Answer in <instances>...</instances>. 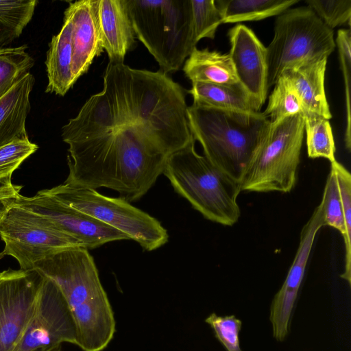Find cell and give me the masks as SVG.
I'll list each match as a JSON object with an SVG mask.
<instances>
[{
  "instance_id": "obj_1",
  "label": "cell",
  "mask_w": 351,
  "mask_h": 351,
  "mask_svg": "<svg viewBox=\"0 0 351 351\" xmlns=\"http://www.w3.org/2000/svg\"><path fill=\"white\" fill-rule=\"evenodd\" d=\"M184 89L167 73L108 63L101 91L62 128L69 153L110 180H156L191 134Z\"/></svg>"
},
{
  "instance_id": "obj_2",
  "label": "cell",
  "mask_w": 351,
  "mask_h": 351,
  "mask_svg": "<svg viewBox=\"0 0 351 351\" xmlns=\"http://www.w3.org/2000/svg\"><path fill=\"white\" fill-rule=\"evenodd\" d=\"M32 269L60 289L76 325V346L83 351L104 350L114 338L116 321L88 250H62L36 262Z\"/></svg>"
},
{
  "instance_id": "obj_3",
  "label": "cell",
  "mask_w": 351,
  "mask_h": 351,
  "mask_svg": "<svg viewBox=\"0 0 351 351\" xmlns=\"http://www.w3.org/2000/svg\"><path fill=\"white\" fill-rule=\"evenodd\" d=\"M187 112L191 134L204 156L239 182L270 121L261 112L228 111L195 104L188 106Z\"/></svg>"
},
{
  "instance_id": "obj_4",
  "label": "cell",
  "mask_w": 351,
  "mask_h": 351,
  "mask_svg": "<svg viewBox=\"0 0 351 351\" xmlns=\"http://www.w3.org/2000/svg\"><path fill=\"white\" fill-rule=\"evenodd\" d=\"M195 141L193 138L169 155L162 173L174 190L206 219L232 226L241 215L237 202L241 192L239 182L199 155Z\"/></svg>"
},
{
  "instance_id": "obj_5",
  "label": "cell",
  "mask_w": 351,
  "mask_h": 351,
  "mask_svg": "<svg viewBox=\"0 0 351 351\" xmlns=\"http://www.w3.org/2000/svg\"><path fill=\"white\" fill-rule=\"evenodd\" d=\"M136 38L161 71L176 72L196 47L191 0H125Z\"/></svg>"
},
{
  "instance_id": "obj_6",
  "label": "cell",
  "mask_w": 351,
  "mask_h": 351,
  "mask_svg": "<svg viewBox=\"0 0 351 351\" xmlns=\"http://www.w3.org/2000/svg\"><path fill=\"white\" fill-rule=\"evenodd\" d=\"M304 135L302 113L270 122L242 173L241 191L290 192L297 180Z\"/></svg>"
},
{
  "instance_id": "obj_7",
  "label": "cell",
  "mask_w": 351,
  "mask_h": 351,
  "mask_svg": "<svg viewBox=\"0 0 351 351\" xmlns=\"http://www.w3.org/2000/svg\"><path fill=\"white\" fill-rule=\"evenodd\" d=\"M273 39L266 47L267 88L282 71L319 57H328L336 44L334 33L308 5L289 8L276 16Z\"/></svg>"
},
{
  "instance_id": "obj_8",
  "label": "cell",
  "mask_w": 351,
  "mask_h": 351,
  "mask_svg": "<svg viewBox=\"0 0 351 351\" xmlns=\"http://www.w3.org/2000/svg\"><path fill=\"white\" fill-rule=\"evenodd\" d=\"M46 193L125 234L147 251H152L168 241L167 230L147 213L133 206L122 197H110L95 189L63 183Z\"/></svg>"
},
{
  "instance_id": "obj_9",
  "label": "cell",
  "mask_w": 351,
  "mask_h": 351,
  "mask_svg": "<svg viewBox=\"0 0 351 351\" xmlns=\"http://www.w3.org/2000/svg\"><path fill=\"white\" fill-rule=\"evenodd\" d=\"M0 237L4 255L15 258L23 270L62 250L82 247L47 218L15 204L0 225Z\"/></svg>"
},
{
  "instance_id": "obj_10",
  "label": "cell",
  "mask_w": 351,
  "mask_h": 351,
  "mask_svg": "<svg viewBox=\"0 0 351 351\" xmlns=\"http://www.w3.org/2000/svg\"><path fill=\"white\" fill-rule=\"evenodd\" d=\"M77 338L76 325L62 293L43 277L34 315L13 351H35L62 343L76 346Z\"/></svg>"
},
{
  "instance_id": "obj_11",
  "label": "cell",
  "mask_w": 351,
  "mask_h": 351,
  "mask_svg": "<svg viewBox=\"0 0 351 351\" xmlns=\"http://www.w3.org/2000/svg\"><path fill=\"white\" fill-rule=\"evenodd\" d=\"M43 277L34 269L0 272V351H13L36 309Z\"/></svg>"
},
{
  "instance_id": "obj_12",
  "label": "cell",
  "mask_w": 351,
  "mask_h": 351,
  "mask_svg": "<svg viewBox=\"0 0 351 351\" xmlns=\"http://www.w3.org/2000/svg\"><path fill=\"white\" fill-rule=\"evenodd\" d=\"M14 204L47 218L87 250L110 241L129 239L122 232L62 203L44 189L33 197L20 195Z\"/></svg>"
},
{
  "instance_id": "obj_13",
  "label": "cell",
  "mask_w": 351,
  "mask_h": 351,
  "mask_svg": "<svg viewBox=\"0 0 351 351\" xmlns=\"http://www.w3.org/2000/svg\"><path fill=\"white\" fill-rule=\"evenodd\" d=\"M323 226H325V223L320 203L302 229L299 246L293 263L271 304L269 321L273 336L278 341H283L289 334L293 311L313 242L317 232Z\"/></svg>"
},
{
  "instance_id": "obj_14",
  "label": "cell",
  "mask_w": 351,
  "mask_h": 351,
  "mask_svg": "<svg viewBox=\"0 0 351 351\" xmlns=\"http://www.w3.org/2000/svg\"><path fill=\"white\" fill-rule=\"evenodd\" d=\"M230 56L239 82L263 106L267 99L266 47L254 32L239 24L230 29Z\"/></svg>"
},
{
  "instance_id": "obj_15",
  "label": "cell",
  "mask_w": 351,
  "mask_h": 351,
  "mask_svg": "<svg viewBox=\"0 0 351 351\" xmlns=\"http://www.w3.org/2000/svg\"><path fill=\"white\" fill-rule=\"evenodd\" d=\"M64 16L72 25V73L76 82L104 50L98 19V0L70 2Z\"/></svg>"
},
{
  "instance_id": "obj_16",
  "label": "cell",
  "mask_w": 351,
  "mask_h": 351,
  "mask_svg": "<svg viewBox=\"0 0 351 351\" xmlns=\"http://www.w3.org/2000/svg\"><path fill=\"white\" fill-rule=\"evenodd\" d=\"M98 19L109 62L124 63L126 54L137 44L125 0H98Z\"/></svg>"
},
{
  "instance_id": "obj_17",
  "label": "cell",
  "mask_w": 351,
  "mask_h": 351,
  "mask_svg": "<svg viewBox=\"0 0 351 351\" xmlns=\"http://www.w3.org/2000/svg\"><path fill=\"white\" fill-rule=\"evenodd\" d=\"M328 58L319 57L294 65L285 69L280 77L298 95L302 107V113L312 112L330 120L332 114L324 87Z\"/></svg>"
},
{
  "instance_id": "obj_18",
  "label": "cell",
  "mask_w": 351,
  "mask_h": 351,
  "mask_svg": "<svg viewBox=\"0 0 351 351\" xmlns=\"http://www.w3.org/2000/svg\"><path fill=\"white\" fill-rule=\"evenodd\" d=\"M34 81L29 73L0 98V147L14 141L29 139L25 121Z\"/></svg>"
},
{
  "instance_id": "obj_19",
  "label": "cell",
  "mask_w": 351,
  "mask_h": 351,
  "mask_svg": "<svg viewBox=\"0 0 351 351\" xmlns=\"http://www.w3.org/2000/svg\"><path fill=\"white\" fill-rule=\"evenodd\" d=\"M45 64L46 93L64 96L75 83L72 73V25L65 16L61 30L49 45Z\"/></svg>"
},
{
  "instance_id": "obj_20",
  "label": "cell",
  "mask_w": 351,
  "mask_h": 351,
  "mask_svg": "<svg viewBox=\"0 0 351 351\" xmlns=\"http://www.w3.org/2000/svg\"><path fill=\"white\" fill-rule=\"evenodd\" d=\"M188 93L193 103L217 109L244 112L258 113L262 106L239 82L234 84L192 83Z\"/></svg>"
},
{
  "instance_id": "obj_21",
  "label": "cell",
  "mask_w": 351,
  "mask_h": 351,
  "mask_svg": "<svg viewBox=\"0 0 351 351\" xmlns=\"http://www.w3.org/2000/svg\"><path fill=\"white\" fill-rule=\"evenodd\" d=\"M184 73L192 83L215 84L239 83L229 53L195 47L183 66Z\"/></svg>"
},
{
  "instance_id": "obj_22",
  "label": "cell",
  "mask_w": 351,
  "mask_h": 351,
  "mask_svg": "<svg viewBox=\"0 0 351 351\" xmlns=\"http://www.w3.org/2000/svg\"><path fill=\"white\" fill-rule=\"evenodd\" d=\"M298 0H217L223 23L256 21L278 16Z\"/></svg>"
},
{
  "instance_id": "obj_23",
  "label": "cell",
  "mask_w": 351,
  "mask_h": 351,
  "mask_svg": "<svg viewBox=\"0 0 351 351\" xmlns=\"http://www.w3.org/2000/svg\"><path fill=\"white\" fill-rule=\"evenodd\" d=\"M37 3L36 0H0V47L19 37Z\"/></svg>"
},
{
  "instance_id": "obj_24",
  "label": "cell",
  "mask_w": 351,
  "mask_h": 351,
  "mask_svg": "<svg viewBox=\"0 0 351 351\" xmlns=\"http://www.w3.org/2000/svg\"><path fill=\"white\" fill-rule=\"evenodd\" d=\"M302 114L308 157L324 158L330 163L336 160L335 144L329 120L312 112Z\"/></svg>"
},
{
  "instance_id": "obj_25",
  "label": "cell",
  "mask_w": 351,
  "mask_h": 351,
  "mask_svg": "<svg viewBox=\"0 0 351 351\" xmlns=\"http://www.w3.org/2000/svg\"><path fill=\"white\" fill-rule=\"evenodd\" d=\"M26 45L0 47V98L23 79L34 64Z\"/></svg>"
},
{
  "instance_id": "obj_26",
  "label": "cell",
  "mask_w": 351,
  "mask_h": 351,
  "mask_svg": "<svg viewBox=\"0 0 351 351\" xmlns=\"http://www.w3.org/2000/svg\"><path fill=\"white\" fill-rule=\"evenodd\" d=\"M302 112V107L298 95L288 83L280 77L274 84L263 114L267 117H269L270 122L274 123Z\"/></svg>"
},
{
  "instance_id": "obj_27",
  "label": "cell",
  "mask_w": 351,
  "mask_h": 351,
  "mask_svg": "<svg viewBox=\"0 0 351 351\" xmlns=\"http://www.w3.org/2000/svg\"><path fill=\"white\" fill-rule=\"evenodd\" d=\"M336 172L338 185L342 202L346 226L345 269L341 278L349 285L351 282V175L346 168L337 160L331 162Z\"/></svg>"
},
{
  "instance_id": "obj_28",
  "label": "cell",
  "mask_w": 351,
  "mask_h": 351,
  "mask_svg": "<svg viewBox=\"0 0 351 351\" xmlns=\"http://www.w3.org/2000/svg\"><path fill=\"white\" fill-rule=\"evenodd\" d=\"M194 39H214L218 27L223 23L220 11L214 0H191Z\"/></svg>"
},
{
  "instance_id": "obj_29",
  "label": "cell",
  "mask_w": 351,
  "mask_h": 351,
  "mask_svg": "<svg viewBox=\"0 0 351 351\" xmlns=\"http://www.w3.org/2000/svg\"><path fill=\"white\" fill-rule=\"evenodd\" d=\"M325 226L337 230L346 236V226L342 202L336 172L332 167L326 179L321 201Z\"/></svg>"
},
{
  "instance_id": "obj_30",
  "label": "cell",
  "mask_w": 351,
  "mask_h": 351,
  "mask_svg": "<svg viewBox=\"0 0 351 351\" xmlns=\"http://www.w3.org/2000/svg\"><path fill=\"white\" fill-rule=\"evenodd\" d=\"M335 44L338 48L341 69L343 73L346 99V147L350 150L351 145L350 112V70H351V32L350 29L337 31Z\"/></svg>"
},
{
  "instance_id": "obj_31",
  "label": "cell",
  "mask_w": 351,
  "mask_h": 351,
  "mask_svg": "<svg viewBox=\"0 0 351 351\" xmlns=\"http://www.w3.org/2000/svg\"><path fill=\"white\" fill-rule=\"evenodd\" d=\"M305 2L332 30L337 26L350 24L351 0H306Z\"/></svg>"
},
{
  "instance_id": "obj_32",
  "label": "cell",
  "mask_w": 351,
  "mask_h": 351,
  "mask_svg": "<svg viewBox=\"0 0 351 351\" xmlns=\"http://www.w3.org/2000/svg\"><path fill=\"white\" fill-rule=\"evenodd\" d=\"M205 322L213 329L215 337L226 351H243L240 346L239 335L242 322L234 315L219 316L210 314Z\"/></svg>"
},
{
  "instance_id": "obj_33",
  "label": "cell",
  "mask_w": 351,
  "mask_h": 351,
  "mask_svg": "<svg viewBox=\"0 0 351 351\" xmlns=\"http://www.w3.org/2000/svg\"><path fill=\"white\" fill-rule=\"evenodd\" d=\"M38 147L29 139L17 140L0 147V179L12 177L13 172Z\"/></svg>"
},
{
  "instance_id": "obj_34",
  "label": "cell",
  "mask_w": 351,
  "mask_h": 351,
  "mask_svg": "<svg viewBox=\"0 0 351 351\" xmlns=\"http://www.w3.org/2000/svg\"><path fill=\"white\" fill-rule=\"evenodd\" d=\"M12 177L0 179V225L10 208L21 195V185L12 184Z\"/></svg>"
},
{
  "instance_id": "obj_35",
  "label": "cell",
  "mask_w": 351,
  "mask_h": 351,
  "mask_svg": "<svg viewBox=\"0 0 351 351\" xmlns=\"http://www.w3.org/2000/svg\"><path fill=\"white\" fill-rule=\"evenodd\" d=\"M35 351H62V348L61 346H59L53 348L38 349Z\"/></svg>"
},
{
  "instance_id": "obj_36",
  "label": "cell",
  "mask_w": 351,
  "mask_h": 351,
  "mask_svg": "<svg viewBox=\"0 0 351 351\" xmlns=\"http://www.w3.org/2000/svg\"><path fill=\"white\" fill-rule=\"evenodd\" d=\"M4 254L3 253V252H0V260L2 259L4 256Z\"/></svg>"
}]
</instances>
